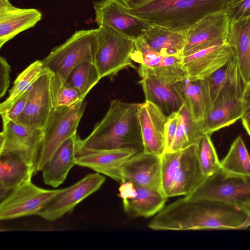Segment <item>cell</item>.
Listing matches in <instances>:
<instances>
[{
    "label": "cell",
    "instance_id": "obj_43",
    "mask_svg": "<svg viewBox=\"0 0 250 250\" xmlns=\"http://www.w3.org/2000/svg\"><path fill=\"white\" fill-rule=\"evenodd\" d=\"M242 206L244 207L246 210L250 213V200L245 202Z\"/></svg>",
    "mask_w": 250,
    "mask_h": 250
},
{
    "label": "cell",
    "instance_id": "obj_31",
    "mask_svg": "<svg viewBox=\"0 0 250 250\" xmlns=\"http://www.w3.org/2000/svg\"><path fill=\"white\" fill-rule=\"evenodd\" d=\"M220 165L221 169L229 173L250 176V156L240 136L234 140Z\"/></svg>",
    "mask_w": 250,
    "mask_h": 250
},
{
    "label": "cell",
    "instance_id": "obj_22",
    "mask_svg": "<svg viewBox=\"0 0 250 250\" xmlns=\"http://www.w3.org/2000/svg\"><path fill=\"white\" fill-rule=\"evenodd\" d=\"M79 138L76 134L65 140L45 165L42 171L43 181L46 185L57 188L63 183L69 171L75 165Z\"/></svg>",
    "mask_w": 250,
    "mask_h": 250
},
{
    "label": "cell",
    "instance_id": "obj_3",
    "mask_svg": "<svg viewBox=\"0 0 250 250\" xmlns=\"http://www.w3.org/2000/svg\"><path fill=\"white\" fill-rule=\"evenodd\" d=\"M229 0H152L131 10L151 25L187 32L208 15L225 10Z\"/></svg>",
    "mask_w": 250,
    "mask_h": 250
},
{
    "label": "cell",
    "instance_id": "obj_19",
    "mask_svg": "<svg viewBox=\"0 0 250 250\" xmlns=\"http://www.w3.org/2000/svg\"><path fill=\"white\" fill-rule=\"evenodd\" d=\"M230 20L225 10L213 13L203 18L188 32L183 56L208 42L227 40Z\"/></svg>",
    "mask_w": 250,
    "mask_h": 250
},
{
    "label": "cell",
    "instance_id": "obj_25",
    "mask_svg": "<svg viewBox=\"0 0 250 250\" xmlns=\"http://www.w3.org/2000/svg\"><path fill=\"white\" fill-rule=\"evenodd\" d=\"M35 174L32 168L18 155L10 153L0 154V200Z\"/></svg>",
    "mask_w": 250,
    "mask_h": 250
},
{
    "label": "cell",
    "instance_id": "obj_27",
    "mask_svg": "<svg viewBox=\"0 0 250 250\" xmlns=\"http://www.w3.org/2000/svg\"><path fill=\"white\" fill-rule=\"evenodd\" d=\"M187 32H179L151 25L141 38L150 47L166 56L183 55Z\"/></svg>",
    "mask_w": 250,
    "mask_h": 250
},
{
    "label": "cell",
    "instance_id": "obj_30",
    "mask_svg": "<svg viewBox=\"0 0 250 250\" xmlns=\"http://www.w3.org/2000/svg\"><path fill=\"white\" fill-rule=\"evenodd\" d=\"M101 79L95 63L84 61L71 70L66 82L77 91L82 99H84Z\"/></svg>",
    "mask_w": 250,
    "mask_h": 250
},
{
    "label": "cell",
    "instance_id": "obj_21",
    "mask_svg": "<svg viewBox=\"0 0 250 250\" xmlns=\"http://www.w3.org/2000/svg\"><path fill=\"white\" fill-rule=\"evenodd\" d=\"M42 18L35 8H21L0 0V48L18 34L33 27Z\"/></svg>",
    "mask_w": 250,
    "mask_h": 250
},
{
    "label": "cell",
    "instance_id": "obj_39",
    "mask_svg": "<svg viewBox=\"0 0 250 250\" xmlns=\"http://www.w3.org/2000/svg\"><path fill=\"white\" fill-rule=\"evenodd\" d=\"M11 67L4 57L0 58V97L6 93L10 85Z\"/></svg>",
    "mask_w": 250,
    "mask_h": 250
},
{
    "label": "cell",
    "instance_id": "obj_13",
    "mask_svg": "<svg viewBox=\"0 0 250 250\" xmlns=\"http://www.w3.org/2000/svg\"><path fill=\"white\" fill-rule=\"evenodd\" d=\"M105 178L99 173L89 174L81 180L64 188L56 198L37 214L50 222L70 213L81 201L98 190Z\"/></svg>",
    "mask_w": 250,
    "mask_h": 250
},
{
    "label": "cell",
    "instance_id": "obj_12",
    "mask_svg": "<svg viewBox=\"0 0 250 250\" xmlns=\"http://www.w3.org/2000/svg\"><path fill=\"white\" fill-rule=\"evenodd\" d=\"M99 26H108L134 41L141 38L150 26L144 19L131 14L116 0L93 2Z\"/></svg>",
    "mask_w": 250,
    "mask_h": 250
},
{
    "label": "cell",
    "instance_id": "obj_33",
    "mask_svg": "<svg viewBox=\"0 0 250 250\" xmlns=\"http://www.w3.org/2000/svg\"><path fill=\"white\" fill-rule=\"evenodd\" d=\"M50 85L53 109L69 107L83 100L74 87L52 74Z\"/></svg>",
    "mask_w": 250,
    "mask_h": 250
},
{
    "label": "cell",
    "instance_id": "obj_8",
    "mask_svg": "<svg viewBox=\"0 0 250 250\" xmlns=\"http://www.w3.org/2000/svg\"><path fill=\"white\" fill-rule=\"evenodd\" d=\"M98 30L94 63L100 78H111L127 66L134 67L131 58L134 41L108 26H99Z\"/></svg>",
    "mask_w": 250,
    "mask_h": 250
},
{
    "label": "cell",
    "instance_id": "obj_41",
    "mask_svg": "<svg viewBox=\"0 0 250 250\" xmlns=\"http://www.w3.org/2000/svg\"><path fill=\"white\" fill-rule=\"evenodd\" d=\"M243 100L246 109L245 115H250V82L247 83L243 94Z\"/></svg>",
    "mask_w": 250,
    "mask_h": 250
},
{
    "label": "cell",
    "instance_id": "obj_32",
    "mask_svg": "<svg viewBox=\"0 0 250 250\" xmlns=\"http://www.w3.org/2000/svg\"><path fill=\"white\" fill-rule=\"evenodd\" d=\"M196 146L200 166L203 174L207 177L221 167L220 162L210 139V135L206 134L202 135Z\"/></svg>",
    "mask_w": 250,
    "mask_h": 250
},
{
    "label": "cell",
    "instance_id": "obj_9",
    "mask_svg": "<svg viewBox=\"0 0 250 250\" xmlns=\"http://www.w3.org/2000/svg\"><path fill=\"white\" fill-rule=\"evenodd\" d=\"M32 177L27 178L0 200V220L37 215L63 189L41 188L32 183Z\"/></svg>",
    "mask_w": 250,
    "mask_h": 250
},
{
    "label": "cell",
    "instance_id": "obj_42",
    "mask_svg": "<svg viewBox=\"0 0 250 250\" xmlns=\"http://www.w3.org/2000/svg\"><path fill=\"white\" fill-rule=\"evenodd\" d=\"M241 119L244 127L250 136V115H245Z\"/></svg>",
    "mask_w": 250,
    "mask_h": 250
},
{
    "label": "cell",
    "instance_id": "obj_20",
    "mask_svg": "<svg viewBox=\"0 0 250 250\" xmlns=\"http://www.w3.org/2000/svg\"><path fill=\"white\" fill-rule=\"evenodd\" d=\"M172 85L195 121L200 122L208 115L213 103L207 79L187 78Z\"/></svg>",
    "mask_w": 250,
    "mask_h": 250
},
{
    "label": "cell",
    "instance_id": "obj_14",
    "mask_svg": "<svg viewBox=\"0 0 250 250\" xmlns=\"http://www.w3.org/2000/svg\"><path fill=\"white\" fill-rule=\"evenodd\" d=\"M79 139L80 138L76 149L75 165L89 168L121 184L122 182V169L124 165L137 152L130 149H88L80 145Z\"/></svg>",
    "mask_w": 250,
    "mask_h": 250
},
{
    "label": "cell",
    "instance_id": "obj_26",
    "mask_svg": "<svg viewBox=\"0 0 250 250\" xmlns=\"http://www.w3.org/2000/svg\"><path fill=\"white\" fill-rule=\"evenodd\" d=\"M233 48L242 77L250 82V17L231 21L227 39Z\"/></svg>",
    "mask_w": 250,
    "mask_h": 250
},
{
    "label": "cell",
    "instance_id": "obj_15",
    "mask_svg": "<svg viewBox=\"0 0 250 250\" xmlns=\"http://www.w3.org/2000/svg\"><path fill=\"white\" fill-rule=\"evenodd\" d=\"M51 73L44 71L29 89L26 107L16 122L40 129L43 128L53 109L51 93Z\"/></svg>",
    "mask_w": 250,
    "mask_h": 250
},
{
    "label": "cell",
    "instance_id": "obj_4",
    "mask_svg": "<svg viewBox=\"0 0 250 250\" xmlns=\"http://www.w3.org/2000/svg\"><path fill=\"white\" fill-rule=\"evenodd\" d=\"M162 192L166 197L186 196L206 179L198 161L196 144L161 155Z\"/></svg>",
    "mask_w": 250,
    "mask_h": 250
},
{
    "label": "cell",
    "instance_id": "obj_29",
    "mask_svg": "<svg viewBox=\"0 0 250 250\" xmlns=\"http://www.w3.org/2000/svg\"><path fill=\"white\" fill-rule=\"evenodd\" d=\"M42 61L37 60L26 67L17 77L7 98L0 104V114H3L11 105L22 96L44 71Z\"/></svg>",
    "mask_w": 250,
    "mask_h": 250
},
{
    "label": "cell",
    "instance_id": "obj_38",
    "mask_svg": "<svg viewBox=\"0 0 250 250\" xmlns=\"http://www.w3.org/2000/svg\"><path fill=\"white\" fill-rule=\"evenodd\" d=\"M178 122L179 115L178 111L173 113L167 117V121L166 125L165 152H168L170 150L178 125Z\"/></svg>",
    "mask_w": 250,
    "mask_h": 250
},
{
    "label": "cell",
    "instance_id": "obj_7",
    "mask_svg": "<svg viewBox=\"0 0 250 250\" xmlns=\"http://www.w3.org/2000/svg\"><path fill=\"white\" fill-rule=\"evenodd\" d=\"M185 197L189 200L216 201L242 206L250 200V176L229 173L220 167Z\"/></svg>",
    "mask_w": 250,
    "mask_h": 250
},
{
    "label": "cell",
    "instance_id": "obj_6",
    "mask_svg": "<svg viewBox=\"0 0 250 250\" xmlns=\"http://www.w3.org/2000/svg\"><path fill=\"white\" fill-rule=\"evenodd\" d=\"M86 105L83 99L71 106L53 109L43 128V138L37 165V172L42 170L62 144L76 134Z\"/></svg>",
    "mask_w": 250,
    "mask_h": 250
},
{
    "label": "cell",
    "instance_id": "obj_1",
    "mask_svg": "<svg viewBox=\"0 0 250 250\" xmlns=\"http://www.w3.org/2000/svg\"><path fill=\"white\" fill-rule=\"evenodd\" d=\"M250 213L242 206L185 197L164 207L148 225L155 230L242 229Z\"/></svg>",
    "mask_w": 250,
    "mask_h": 250
},
{
    "label": "cell",
    "instance_id": "obj_18",
    "mask_svg": "<svg viewBox=\"0 0 250 250\" xmlns=\"http://www.w3.org/2000/svg\"><path fill=\"white\" fill-rule=\"evenodd\" d=\"M138 118L144 151L161 156L165 152L167 117L154 104H140Z\"/></svg>",
    "mask_w": 250,
    "mask_h": 250
},
{
    "label": "cell",
    "instance_id": "obj_36",
    "mask_svg": "<svg viewBox=\"0 0 250 250\" xmlns=\"http://www.w3.org/2000/svg\"><path fill=\"white\" fill-rule=\"evenodd\" d=\"M231 21L250 17V0H229L226 10Z\"/></svg>",
    "mask_w": 250,
    "mask_h": 250
},
{
    "label": "cell",
    "instance_id": "obj_11",
    "mask_svg": "<svg viewBox=\"0 0 250 250\" xmlns=\"http://www.w3.org/2000/svg\"><path fill=\"white\" fill-rule=\"evenodd\" d=\"M235 56L227 40L214 41L201 45L183 57V65L190 80L205 79Z\"/></svg>",
    "mask_w": 250,
    "mask_h": 250
},
{
    "label": "cell",
    "instance_id": "obj_40",
    "mask_svg": "<svg viewBox=\"0 0 250 250\" xmlns=\"http://www.w3.org/2000/svg\"><path fill=\"white\" fill-rule=\"evenodd\" d=\"M151 0H119L118 2L126 9L131 10Z\"/></svg>",
    "mask_w": 250,
    "mask_h": 250
},
{
    "label": "cell",
    "instance_id": "obj_35",
    "mask_svg": "<svg viewBox=\"0 0 250 250\" xmlns=\"http://www.w3.org/2000/svg\"><path fill=\"white\" fill-rule=\"evenodd\" d=\"M237 66H238V64L235 56L225 65L216 70L206 78L209 83L213 103L225 83L230 78L233 71Z\"/></svg>",
    "mask_w": 250,
    "mask_h": 250
},
{
    "label": "cell",
    "instance_id": "obj_10",
    "mask_svg": "<svg viewBox=\"0 0 250 250\" xmlns=\"http://www.w3.org/2000/svg\"><path fill=\"white\" fill-rule=\"evenodd\" d=\"M3 124L0 134V154L10 153L21 158L36 174L43 130L16 121Z\"/></svg>",
    "mask_w": 250,
    "mask_h": 250
},
{
    "label": "cell",
    "instance_id": "obj_44",
    "mask_svg": "<svg viewBox=\"0 0 250 250\" xmlns=\"http://www.w3.org/2000/svg\"><path fill=\"white\" fill-rule=\"evenodd\" d=\"M118 2L119 1V0H116Z\"/></svg>",
    "mask_w": 250,
    "mask_h": 250
},
{
    "label": "cell",
    "instance_id": "obj_17",
    "mask_svg": "<svg viewBox=\"0 0 250 250\" xmlns=\"http://www.w3.org/2000/svg\"><path fill=\"white\" fill-rule=\"evenodd\" d=\"M122 176V183L130 181L162 193L161 156L144 151L136 153L124 165Z\"/></svg>",
    "mask_w": 250,
    "mask_h": 250
},
{
    "label": "cell",
    "instance_id": "obj_37",
    "mask_svg": "<svg viewBox=\"0 0 250 250\" xmlns=\"http://www.w3.org/2000/svg\"><path fill=\"white\" fill-rule=\"evenodd\" d=\"M29 89L22 96L16 101L7 112L1 115L2 123L8 121H16L21 115L27 103Z\"/></svg>",
    "mask_w": 250,
    "mask_h": 250
},
{
    "label": "cell",
    "instance_id": "obj_28",
    "mask_svg": "<svg viewBox=\"0 0 250 250\" xmlns=\"http://www.w3.org/2000/svg\"><path fill=\"white\" fill-rule=\"evenodd\" d=\"M179 122L170 149L168 152L184 149L196 144L203 135L187 108L183 104L178 111Z\"/></svg>",
    "mask_w": 250,
    "mask_h": 250
},
{
    "label": "cell",
    "instance_id": "obj_34",
    "mask_svg": "<svg viewBox=\"0 0 250 250\" xmlns=\"http://www.w3.org/2000/svg\"><path fill=\"white\" fill-rule=\"evenodd\" d=\"M165 57L150 47L142 38L134 41V48L131 54L132 61L147 68L158 67Z\"/></svg>",
    "mask_w": 250,
    "mask_h": 250
},
{
    "label": "cell",
    "instance_id": "obj_2",
    "mask_svg": "<svg viewBox=\"0 0 250 250\" xmlns=\"http://www.w3.org/2000/svg\"><path fill=\"white\" fill-rule=\"evenodd\" d=\"M140 104L114 100L101 121L80 145L96 150L130 149L144 151L138 118Z\"/></svg>",
    "mask_w": 250,
    "mask_h": 250
},
{
    "label": "cell",
    "instance_id": "obj_23",
    "mask_svg": "<svg viewBox=\"0 0 250 250\" xmlns=\"http://www.w3.org/2000/svg\"><path fill=\"white\" fill-rule=\"evenodd\" d=\"M139 83L142 86L146 101L157 106L168 117L178 111L183 103L172 84L147 74L141 77Z\"/></svg>",
    "mask_w": 250,
    "mask_h": 250
},
{
    "label": "cell",
    "instance_id": "obj_5",
    "mask_svg": "<svg viewBox=\"0 0 250 250\" xmlns=\"http://www.w3.org/2000/svg\"><path fill=\"white\" fill-rule=\"evenodd\" d=\"M98 28L80 30L54 47L42 60L44 69L65 82L71 70L80 63H94L98 46Z\"/></svg>",
    "mask_w": 250,
    "mask_h": 250
},
{
    "label": "cell",
    "instance_id": "obj_16",
    "mask_svg": "<svg viewBox=\"0 0 250 250\" xmlns=\"http://www.w3.org/2000/svg\"><path fill=\"white\" fill-rule=\"evenodd\" d=\"M119 191L124 209L132 218L155 215L164 208L167 198L158 191L130 181L122 183Z\"/></svg>",
    "mask_w": 250,
    "mask_h": 250
},
{
    "label": "cell",
    "instance_id": "obj_24",
    "mask_svg": "<svg viewBox=\"0 0 250 250\" xmlns=\"http://www.w3.org/2000/svg\"><path fill=\"white\" fill-rule=\"evenodd\" d=\"M246 109L242 99L233 98L213 104L212 109L203 120L198 122L203 135L211 134L241 119Z\"/></svg>",
    "mask_w": 250,
    "mask_h": 250
}]
</instances>
